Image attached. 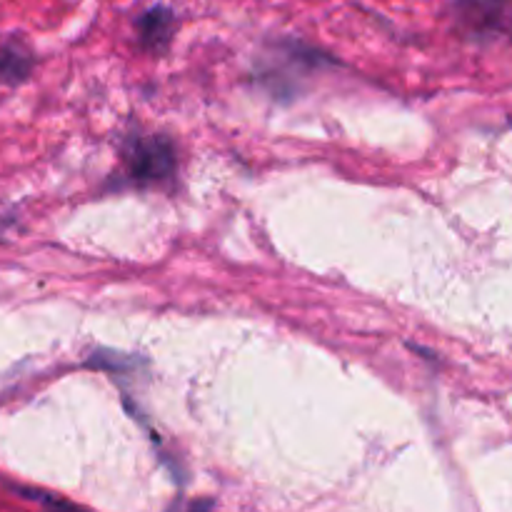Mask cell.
<instances>
[{
  "label": "cell",
  "instance_id": "obj_1",
  "mask_svg": "<svg viewBox=\"0 0 512 512\" xmlns=\"http://www.w3.org/2000/svg\"><path fill=\"white\" fill-rule=\"evenodd\" d=\"M125 165L138 183H163L175 173V148L163 135H140L125 148Z\"/></svg>",
  "mask_w": 512,
  "mask_h": 512
},
{
  "label": "cell",
  "instance_id": "obj_2",
  "mask_svg": "<svg viewBox=\"0 0 512 512\" xmlns=\"http://www.w3.org/2000/svg\"><path fill=\"white\" fill-rule=\"evenodd\" d=\"M458 18L475 35H512V0H458Z\"/></svg>",
  "mask_w": 512,
  "mask_h": 512
},
{
  "label": "cell",
  "instance_id": "obj_3",
  "mask_svg": "<svg viewBox=\"0 0 512 512\" xmlns=\"http://www.w3.org/2000/svg\"><path fill=\"white\" fill-rule=\"evenodd\" d=\"M175 18L168 8H150L148 13L140 15L138 20V35L140 43L150 50H160L168 45L173 38Z\"/></svg>",
  "mask_w": 512,
  "mask_h": 512
},
{
  "label": "cell",
  "instance_id": "obj_4",
  "mask_svg": "<svg viewBox=\"0 0 512 512\" xmlns=\"http://www.w3.org/2000/svg\"><path fill=\"white\" fill-rule=\"evenodd\" d=\"M33 70V55L18 40H8L0 45V83L18 85Z\"/></svg>",
  "mask_w": 512,
  "mask_h": 512
}]
</instances>
